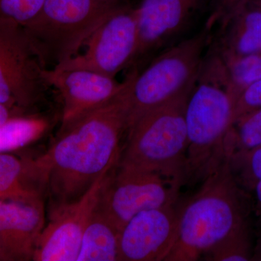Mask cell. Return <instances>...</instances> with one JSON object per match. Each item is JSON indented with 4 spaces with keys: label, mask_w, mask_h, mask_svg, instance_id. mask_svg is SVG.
<instances>
[{
    "label": "cell",
    "mask_w": 261,
    "mask_h": 261,
    "mask_svg": "<svg viewBox=\"0 0 261 261\" xmlns=\"http://www.w3.org/2000/svg\"><path fill=\"white\" fill-rule=\"evenodd\" d=\"M252 191L255 193V214L256 216L257 226L260 231V240H258V245H261V179L257 182L254 187Z\"/></svg>",
    "instance_id": "cell-26"
},
{
    "label": "cell",
    "mask_w": 261,
    "mask_h": 261,
    "mask_svg": "<svg viewBox=\"0 0 261 261\" xmlns=\"http://www.w3.org/2000/svg\"><path fill=\"white\" fill-rule=\"evenodd\" d=\"M27 111L18 108L8 107V106L0 105V125L8 121L13 117L22 116V115L29 114Z\"/></svg>",
    "instance_id": "cell-27"
},
{
    "label": "cell",
    "mask_w": 261,
    "mask_h": 261,
    "mask_svg": "<svg viewBox=\"0 0 261 261\" xmlns=\"http://www.w3.org/2000/svg\"><path fill=\"white\" fill-rule=\"evenodd\" d=\"M137 70L116 97L64 126L37 158L51 207L78 200L101 176L118 168L122 137L129 127V89Z\"/></svg>",
    "instance_id": "cell-1"
},
{
    "label": "cell",
    "mask_w": 261,
    "mask_h": 261,
    "mask_svg": "<svg viewBox=\"0 0 261 261\" xmlns=\"http://www.w3.org/2000/svg\"><path fill=\"white\" fill-rule=\"evenodd\" d=\"M203 2L142 0L135 8L138 47L133 65L152 61L163 51L189 37L186 36L193 27Z\"/></svg>",
    "instance_id": "cell-10"
},
{
    "label": "cell",
    "mask_w": 261,
    "mask_h": 261,
    "mask_svg": "<svg viewBox=\"0 0 261 261\" xmlns=\"http://www.w3.org/2000/svg\"><path fill=\"white\" fill-rule=\"evenodd\" d=\"M179 211L175 205L142 211L119 232V261H165L176 243Z\"/></svg>",
    "instance_id": "cell-12"
},
{
    "label": "cell",
    "mask_w": 261,
    "mask_h": 261,
    "mask_svg": "<svg viewBox=\"0 0 261 261\" xmlns=\"http://www.w3.org/2000/svg\"><path fill=\"white\" fill-rule=\"evenodd\" d=\"M182 185L161 173L118 166L105 182L97 207L120 231L139 213L175 205Z\"/></svg>",
    "instance_id": "cell-8"
},
{
    "label": "cell",
    "mask_w": 261,
    "mask_h": 261,
    "mask_svg": "<svg viewBox=\"0 0 261 261\" xmlns=\"http://www.w3.org/2000/svg\"><path fill=\"white\" fill-rule=\"evenodd\" d=\"M44 0H0V21L25 27L37 16Z\"/></svg>",
    "instance_id": "cell-23"
},
{
    "label": "cell",
    "mask_w": 261,
    "mask_h": 261,
    "mask_svg": "<svg viewBox=\"0 0 261 261\" xmlns=\"http://www.w3.org/2000/svg\"><path fill=\"white\" fill-rule=\"evenodd\" d=\"M261 108V80L253 82L244 89L235 103L233 121L240 116Z\"/></svg>",
    "instance_id": "cell-24"
},
{
    "label": "cell",
    "mask_w": 261,
    "mask_h": 261,
    "mask_svg": "<svg viewBox=\"0 0 261 261\" xmlns=\"http://www.w3.org/2000/svg\"><path fill=\"white\" fill-rule=\"evenodd\" d=\"M192 89L145 113L130 125L118 166L161 173L185 184V110Z\"/></svg>",
    "instance_id": "cell-4"
},
{
    "label": "cell",
    "mask_w": 261,
    "mask_h": 261,
    "mask_svg": "<svg viewBox=\"0 0 261 261\" xmlns=\"http://www.w3.org/2000/svg\"><path fill=\"white\" fill-rule=\"evenodd\" d=\"M44 75L50 88L56 89L61 97V126L109 102L125 89L130 80V73L123 82H118L85 69L47 68Z\"/></svg>",
    "instance_id": "cell-13"
},
{
    "label": "cell",
    "mask_w": 261,
    "mask_h": 261,
    "mask_svg": "<svg viewBox=\"0 0 261 261\" xmlns=\"http://www.w3.org/2000/svg\"><path fill=\"white\" fill-rule=\"evenodd\" d=\"M105 1L111 3V4H118V3H121V0H105Z\"/></svg>",
    "instance_id": "cell-30"
},
{
    "label": "cell",
    "mask_w": 261,
    "mask_h": 261,
    "mask_svg": "<svg viewBox=\"0 0 261 261\" xmlns=\"http://www.w3.org/2000/svg\"><path fill=\"white\" fill-rule=\"evenodd\" d=\"M119 232L97 205L84 229L77 261H119Z\"/></svg>",
    "instance_id": "cell-17"
},
{
    "label": "cell",
    "mask_w": 261,
    "mask_h": 261,
    "mask_svg": "<svg viewBox=\"0 0 261 261\" xmlns=\"http://www.w3.org/2000/svg\"><path fill=\"white\" fill-rule=\"evenodd\" d=\"M251 0H210L211 13L206 21L212 27L222 23Z\"/></svg>",
    "instance_id": "cell-25"
},
{
    "label": "cell",
    "mask_w": 261,
    "mask_h": 261,
    "mask_svg": "<svg viewBox=\"0 0 261 261\" xmlns=\"http://www.w3.org/2000/svg\"><path fill=\"white\" fill-rule=\"evenodd\" d=\"M53 119L32 113L10 118L0 125V152H12L40 140L50 129Z\"/></svg>",
    "instance_id": "cell-18"
},
{
    "label": "cell",
    "mask_w": 261,
    "mask_h": 261,
    "mask_svg": "<svg viewBox=\"0 0 261 261\" xmlns=\"http://www.w3.org/2000/svg\"><path fill=\"white\" fill-rule=\"evenodd\" d=\"M23 27L0 21V105L37 113L50 88Z\"/></svg>",
    "instance_id": "cell-7"
},
{
    "label": "cell",
    "mask_w": 261,
    "mask_h": 261,
    "mask_svg": "<svg viewBox=\"0 0 261 261\" xmlns=\"http://www.w3.org/2000/svg\"><path fill=\"white\" fill-rule=\"evenodd\" d=\"M111 172L101 176L78 200L51 207L49 221L38 239L33 260L77 261L84 229Z\"/></svg>",
    "instance_id": "cell-11"
},
{
    "label": "cell",
    "mask_w": 261,
    "mask_h": 261,
    "mask_svg": "<svg viewBox=\"0 0 261 261\" xmlns=\"http://www.w3.org/2000/svg\"><path fill=\"white\" fill-rule=\"evenodd\" d=\"M208 50L224 63L261 53V10L247 3L218 24Z\"/></svg>",
    "instance_id": "cell-15"
},
{
    "label": "cell",
    "mask_w": 261,
    "mask_h": 261,
    "mask_svg": "<svg viewBox=\"0 0 261 261\" xmlns=\"http://www.w3.org/2000/svg\"><path fill=\"white\" fill-rule=\"evenodd\" d=\"M45 224L44 200H0L2 260H33Z\"/></svg>",
    "instance_id": "cell-14"
},
{
    "label": "cell",
    "mask_w": 261,
    "mask_h": 261,
    "mask_svg": "<svg viewBox=\"0 0 261 261\" xmlns=\"http://www.w3.org/2000/svg\"><path fill=\"white\" fill-rule=\"evenodd\" d=\"M85 51L51 69H85L115 78L133 65L137 47L135 8L119 3L86 42Z\"/></svg>",
    "instance_id": "cell-9"
},
{
    "label": "cell",
    "mask_w": 261,
    "mask_h": 261,
    "mask_svg": "<svg viewBox=\"0 0 261 261\" xmlns=\"http://www.w3.org/2000/svg\"><path fill=\"white\" fill-rule=\"evenodd\" d=\"M231 154L243 153L261 147V108L235 120L226 140Z\"/></svg>",
    "instance_id": "cell-19"
},
{
    "label": "cell",
    "mask_w": 261,
    "mask_h": 261,
    "mask_svg": "<svg viewBox=\"0 0 261 261\" xmlns=\"http://www.w3.org/2000/svg\"><path fill=\"white\" fill-rule=\"evenodd\" d=\"M0 260H2V259H1V255H0Z\"/></svg>",
    "instance_id": "cell-31"
},
{
    "label": "cell",
    "mask_w": 261,
    "mask_h": 261,
    "mask_svg": "<svg viewBox=\"0 0 261 261\" xmlns=\"http://www.w3.org/2000/svg\"><path fill=\"white\" fill-rule=\"evenodd\" d=\"M250 3L255 5V6H257V8H260L261 10V0H251Z\"/></svg>",
    "instance_id": "cell-29"
},
{
    "label": "cell",
    "mask_w": 261,
    "mask_h": 261,
    "mask_svg": "<svg viewBox=\"0 0 261 261\" xmlns=\"http://www.w3.org/2000/svg\"><path fill=\"white\" fill-rule=\"evenodd\" d=\"M118 4L105 0H44L37 16L23 29L43 64L51 69L78 55Z\"/></svg>",
    "instance_id": "cell-6"
},
{
    "label": "cell",
    "mask_w": 261,
    "mask_h": 261,
    "mask_svg": "<svg viewBox=\"0 0 261 261\" xmlns=\"http://www.w3.org/2000/svg\"><path fill=\"white\" fill-rule=\"evenodd\" d=\"M179 210L177 238L165 261H194L248 224L249 201L235 177L230 151Z\"/></svg>",
    "instance_id": "cell-2"
},
{
    "label": "cell",
    "mask_w": 261,
    "mask_h": 261,
    "mask_svg": "<svg viewBox=\"0 0 261 261\" xmlns=\"http://www.w3.org/2000/svg\"><path fill=\"white\" fill-rule=\"evenodd\" d=\"M235 177L245 190L252 191L261 179V147L243 153H230Z\"/></svg>",
    "instance_id": "cell-22"
},
{
    "label": "cell",
    "mask_w": 261,
    "mask_h": 261,
    "mask_svg": "<svg viewBox=\"0 0 261 261\" xmlns=\"http://www.w3.org/2000/svg\"><path fill=\"white\" fill-rule=\"evenodd\" d=\"M252 260L261 261V245H257L256 248L254 250Z\"/></svg>",
    "instance_id": "cell-28"
},
{
    "label": "cell",
    "mask_w": 261,
    "mask_h": 261,
    "mask_svg": "<svg viewBox=\"0 0 261 261\" xmlns=\"http://www.w3.org/2000/svg\"><path fill=\"white\" fill-rule=\"evenodd\" d=\"M234 106L224 63L207 50L185 110V183L202 181L224 159Z\"/></svg>",
    "instance_id": "cell-3"
},
{
    "label": "cell",
    "mask_w": 261,
    "mask_h": 261,
    "mask_svg": "<svg viewBox=\"0 0 261 261\" xmlns=\"http://www.w3.org/2000/svg\"><path fill=\"white\" fill-rule=\"evenodd\" d=\"M224 65L229 80L230 90L236 103L244 89L261 80V53L224 63Z\"/></svg>",
    "instance_id": "cell-21"
},
{
    "label": "cell",
    "mask_w": 261,
    "mask_h": 261,
    "mask_svg": "<svg viewBox=\"0 0 261 261\" xmlns=\"http://www.w3.org/2000/svg\"><path fill=\"white\" fill-rule=\"evenodd\" d=\"M214 28L205 21L200 32L163 51L137 72L128 95L129 127L142 115L192 88Z\"/></svg>",
    "instance_id": "cell-5"
},
{
    "label": "cell",
    "mask_w": 261,
    "mask_h": 261,
    "mask_svg": "<svg viewBox=\"0 0 261 261\" xmlns=\"http://www.w3.org/2000/svg\"><path fill=\"white\" fill-rule=\"evenodd\" d=\"M251 235L249 224L244 225L227 238L216 244L203 255L206 260H252Z\"/></svg>",
    "instance_id": "cell-20"
},
{
    "label": "cell",
    "mask_w": 261,
    "mask_h": 261,
    "mask_svg": "<svg viewBox=\"0 0 261 261\" xmlns=\"http://www.w3.org/2000/svg\"><path fill=\"white\" fill-rule=\"evenodd\" d=\"M47 191L37 159L0 152V200H44Z\"/></svg>",
    "instance_id": "cell-16"
}]
</instances>
